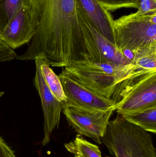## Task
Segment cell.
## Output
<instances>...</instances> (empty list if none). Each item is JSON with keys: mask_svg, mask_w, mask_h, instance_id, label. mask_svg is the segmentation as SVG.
<instances>
[{"mask_svg": "<svg viewBox=\"0 0 156 157\" xmlns=\"http://www.w3.org/2000/svg\"><path fill=\"white\" fill-rule=\"evenodd\" d=\"M36 32L20 60H46L64 68L84 59L87 52L78 20L76 0H30Z\"/></svg>", "mask_w": 156, "mask_h": 157, "instance_id": "1", "label": "cell"}, {"mask_svg": "<svg viewBox=\"0 0 156 157\" xmlns=\"http://www.w3.org/2000/svg\"><path fill=\"white\" fill-rule=\"evenodd\" d=\"M63 69L89 89L116 103L134 81L152 72L140 70L132 63L117 64L86 59L73 62Z\"/></svg>", "mask_w": 156, "mask_h": 157, "instance_id": "2", "label": "cell"}, {"mask_svg": "<svg viewBox=\"0 0 156 157\" xmlns=\"http://www.w3.org/2000/svg\"><path fill=\"white\" fill-rule=\"evenodd\" d=\"M102 142L112 157H156L151 134L119 114L109 121Z\"/></svg>", "mask_w": 156, "mask_h": 157, "instance_id": "3", "label": "cell"}, {"mask_svg": "<svg viewBox=\"0 0 156 157\" xmlns=\"http://www.w3.org/2000/svg\"><path fill=\"white\" fill-rule=\"evenodd\" d=\"M114 29L116 46L124 52L128 51L133 54L156 44V13L123 16L114 20Z\"/></svg>", "mask_w": 156, "mask_h": 157, "instance_id": "4", "label": "cell"}, {"mask_svg": "<svg viewBox=\"0 0 156 157\" xmlns=\"http://www.w3.org/2000/svg\"><path fill=\"white\" fill-rule=\"evenodd\" d=\"M77 12L87 52L84 59L94 62L117 64L132 63L123 51L96 29L77 5Z\"/></svg>", "mask_w": 156, "mask_h": 157, "instance_id": "5", "label": "cell"}, {"mask_svg": "<svg viewBox=\"0 0 156 157\" xmlns=\"http://www.w3.org/2000/svg\"><path fill=\"white\" fill-rule=\"evenodd\" d=\"M114 111V108L103 111L85 109L64 103L62 111L69 126L78 135L87 136L101 145Z\"/></svg>", "mask_w": 156, "mask_h": 157, "instance_id": "6", "label": "cell"}, {"mask_svg": "<svg viewBox=\"0 0 156 157\" xmlns=\"http://www.w3.org/2000/svg\"><path fill=\"white\" fill-rule=\"evenodd\" d=\"M155 105L156 71L144 75L134 81L115 104L114 109L125 117Z\"/></svg>", "mask_w": 156, "mask_h": 157, "instance_id": "7", "label": "cell"}, {"mask_svg": "<svg viewBox=\"0 0 156 157\" xmlns=\"http://www.w3.org/2000/svg\"><path fill=\"white\" fill-rule=\"evenodd\" d=\"M58 76L67 98L65 103L91 109L106 111L114 109L116 104L115 101L89 89L63 69Z\"/></svg>", "mask_w": 156, "mask_h": 157, "instance_id": "8", "label": "cell"}, {"mask_svg": "<svg viewBox=\"0 0 156 157\" xmlns=\"http://www.w3.org/2000/svg\"><path fill=\"white\" fill-rule=\"evenodd\" d=\"M34 60L36 72L34 85L41 99L44 117V136L41 144L45 146L50 141L53 131L59 126L64 103L59 101L53 96L43 78L38 60L37 59Z\"/></svg>", "mask_w": 156, "mask_h": 157, "instance_id": "9", "label": "cell"}, {"mask_svg": "<svg viewBox=\"0 0 156 157\" xmlns=\"http://www.w3.org/2000/svg\"><path fill=\"white\" fill-rule=\"evenodd\" d=\"M36 32L30 6L18 10L0 31V38L14 50L31 41Z\"/></svg>", "mask_w": 156, "mask_h": 157, "instance_id": "10", "label": "cell"}, {"mask_svg": "<svg viewBox=\"0 0 156 157\" xmlns=\"http://www.w3.org/2000/svg\"><path fill=\"white\" fill-rule=\"evenodd\" d=\"M76 5L80 8L90 22L104 37L115 44L114 22L109 11L98 0H76Z\"/></svg>", "mask_w": 156, "mask_h": 157, "instance_id": "11", "label": "cell"}, {"mask_svg": "<svg viewBox=\"0 0 156 157\" xmlns=\"http://www.w3.org/2000/svg\"><path fill=\"white\" fill-rule=\"evenodd\" d=\"M36 59L40 64L43 78L49 90L57 100L65 103L67 101V98L63 90L59 77L51 69L46 60L41 58Z\"/></svg>", "mask_w": 156, "mask_h": 157, "instance_id": "12", "label": "cell"}, {"mask_svg": "<svg viewBox=\"0 0 156 157\" xmlns=\"http://www.w3.org/2000/svg\"><path fill=\"white\" fill-rule=\"evenodd\" d=\"M126 121L148 132L156 133V105L142 111L123 117Z\"/></svg>", "mask_w": 156, "mask_h": 157, "instance_id": "13", "label": "cell"}, {"mask_svg": "<svg viewBox=\"0 0 156 157\" xmlns=\"http://www.w3.org/2000/svg\"><path fill=\"white\" fill-rule=\"evenodd\" d=\"M64 146L67 151L74 156L102 157L99 147L90 143L79 135H77L74 140L65 144Z\"/></svg>", "mask_w": 156, "mask_h": 157, "instance_id": "14", "label": "cell"}, {"mask_svg": "<svg viewBox=\"0 0 156 157\" xmlns=\"http://www.w3.org/2000/svg\"><path fill=\"white\" fill-rule=\"evenodd\" d=\"M131 60L140 70L156 71V44L139 50L133 54Z\"/></svg>", "mask_w": 156, "mask_h": 157, "instance_id": "15", "label": "cell"}, {"mask_svg": "<svg viewBox=\"0 0 156 157\" xmlns=\"http://www.w3.org/2000/svg\"><path fill=\"white\" fill-rule=\"evenodd\" d=\"M28 6H30V0H0V31L18 10Z\"/></svg>", "mask_w": 156, "mask_h": 157, "instance_id": "16", "label": "cell"}, {"mask_svg": "<svg viewBox=\"0 0 156 157\" xmlns=\"http://www.w3.org/2000/svg\"><path fill=\"white\" fill-rule=\"evenodd\" d=\"M108 11H114L122 8L137 9L139 0H98Z\"/></svg>", "mask_w": 156, "mask_h": 157, "instance_id": "17", "label": "cell"}, {"mask_svg": "<svg viewBox=\"0 0 156 157\" xmlns=\"http://www.w3.org/2000/svg\"><path fill=\"white\" fill-rule=\"evenodd\" d=\"M138 11L132 13L135 16L156 13V0H139Z\"/></svg>", "mask_w": 156, "mask_h": 157, "instance_id": "18", "label": "cell"}, {"mask_svg": "<svg viewBox=\"0 0 156 157\" xmlns=\"http://www.w3.org/2000/svg\"><path fill=\"white\" fill-rule=\"evenodd\" d=\"M16 56L14 50L0 38V63L10 61L16 59Z\"/></svg>", "mask_w": 156, "mask_h": 157, "instance_id": "19", "label": "cell"}, {"mask_svg": "<svg viewBox=\"0 0 156 157\" xmlns=\"http://www.w3.org/2000/svg\"><path fill=\"white\" fill-rule=\"evenodd\" d=\"M0 157H16L15 152L0 136Z\"/></svg>", "mask_w": 156, "mask_h": 157, "instance_id": "20", "label": "cell"}, {"mask_svg": "<svg viewBox=\"0 0 156 157\" xmlns=\"http://www.w3.org/2000/svg\"><path fill=\"white\" fill-rule=\"evenodd\" d=\"M75 157H78V156H75Z\"/></svg>", "mask_w": 156, "mask_h": 157, "instance_id": "21", "label": "cell"}]
</instances>
